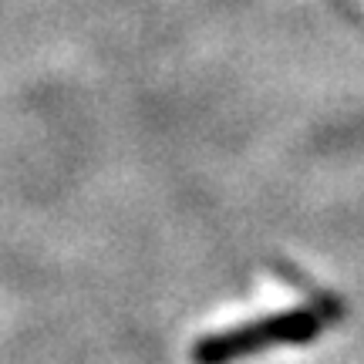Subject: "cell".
<instances>
[{"label":"cell","mask_w":364,"mask_h":364,"mask_svg":"<svg viewBox=\"0 0 364 364\" xmlns=\"http://www.w3.org/2000/svg\"><path fill=\"white\" fill-rule=\"evenodd\" d=\"M327 321L314 307H294V311H277L247 324L226 327L216 334H206L193 344V364H236L253 354L273 351V348H297L311 344Z\"/></svg>","instance_id":"6da1fadb"}]
</instances>
